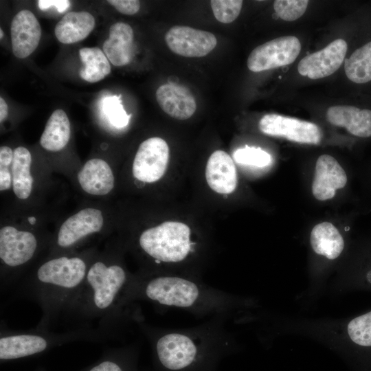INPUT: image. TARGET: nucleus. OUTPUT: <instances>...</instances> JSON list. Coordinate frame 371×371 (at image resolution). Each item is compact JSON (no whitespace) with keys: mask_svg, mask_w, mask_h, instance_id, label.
I'll use <instances>...</instances> for the list:
<instances>
[{"mask_svg":"<svg viewBox=\"0 0 371 371\" xmlns=\"http://www.w3.org/2000/svg\"><path fill=\"white\" fill-rule=\"evenodd\" d=\"M138 300L159 306L182 309L196 316L224 319L236 304L234 297L229 293L195 278L159 273L131 276L124 302L131 306Z\"/></svg>","mask_w":371,"mask_h":371,"instance_id":"obj_1","label":"nucleus"},{"mask_svg":"<svg viewBox=\"0 0 371 371\" xmlns=\"http://www.w3.org/2000/svg\"><path fill=\"white\" fill-rule=\"evenodd\" d=\"M131 277L119 262L95 260L65 314L82 321L101 319L112 326L131 319L140 322L137 312L124 302Z\"/></svg>","mask_w":371,"mask_h":371,"instance_id":"obj_2","label":"nucleus"},{"mask_svg":"<svg viewBox=\"0 0 371 371\" xmlns=\"http://www.w3.org/2000/svg\"><path fill=\"white\" fill-rule=\"evenodd\" d=\"M88 265L80 256L62 255L43 262L21 285V291L42 311L37 328L46 329L66 309L80 290Z\"/></svg>","mask_w":371,"mask_h":371,"instance_id":"obj_3","label":"nucleus"},{"mask_svg":"<svg viewBox=\"0 0 371 371\" xmlns=\"http://www.w3.org/2000/svg\"><path fill=\"white\" fill-rule=\"evenodd\" d=\"M151 342L161 366L169 371L191 368L204 355L224 350L231 338L225 328V319L213 317L201 325L184 329L141 326Z\"/></svg>","mask_w":371,"mask_h":371,"instance_id":"obj_4","label":"nucleus"},{"mask_svg":"<svg viewBox=\"0 0 371 371\" xmlns=\"http://www.w3.org/2000/svg\"><path fill=\"white\" fill-rule=\"evenodd\" d=\"M138 245L156 265H174L185 262L194 251L196 243L187 225L166 221L143 231Z\"/></svg>","mask_w":371,"mask_h":371,"instance_id":"obj_5","label":"nucleus"},{"mask_svg":"<svg viewBox=\"0 0 371 371\" xmlns=\"http://www.w3.org/2000/svg\"><path fill=\"white\" fill-rule=\"evenodd\" d=\"M100 333L85 330L70 331L55 334L47 329L37 328L27 331L1 330L0 337V359L8 361L32 356L49 347L69 341L97 339Z\"/></svg>","mask_w":371,"mask_h":371,"instance_id":"obj_6","label":"nucleus"},{"mask_svg":"<svg viewBox=\"0 0 371 371\" xmlns=\"http://www.w3.org/2000/svg\"><path fill=\"white\" fill-rule=\"evenodd\" d=\"M301 50V43L294 36H281L256 47L249 54L247 65L254 72L289 65Z\"/></svg>","mask_w":371,"mask_h":371,"instance_id":"obj_7","label":"nucleus"},{"mask_svg":"<svg viewBox=\"0 0 371 371\" xmlns=\"http://www.w3.org/2000/svg\"><path fill=\"white\" fill-rule=\"evenodd\" d=\"M258 127L263 133L300 143L318 144L322 133L319 127L310 122L275 113L265 115Z\"/></svg>","mask_w":371,"mask_h":371,"instance_id":"obj_8","label":"nucleus"},{"mask_svg":"<svg viewBox=\"0 0 371 371\" xmlns=\"http://www.w3.org/2000/svg\"><path fill=\"white\" fill-rule=\"evenodd\" d=\"M168 160L166 142L157 137L148 138L137 149L133 163V176L142 182H155L164 175Z\"/></svg>","mask_w":371,"mask_h":371,"instance_id":"obj_9","label":"nucleus"},{"mask_svg":"<svg viewBox=\"0 0 371 371\" xmlns=\"http://www.w3.org/2000/svg\"><path fill=\"white\" fill-rule=\"evenodd\" d=\"M38 240L34 234L7 225L0 229V258L7 269H16L29 262L36 254Z\"/></svg>","mask_w":371,"mask_h":371,"instance_id":"obj_10","label":"nucleus"},{"mask_svg":"<svg viewBox=\"0 0 371 371\" xmlns=\"http://www.w3.org/2000/svg\"><path fill=\"white\" fill-rule=\"evenodd\" d=\"M165 41L173 53L188 58L205 56L217 44L213 34L184 25H175L168 30Z\"/></svg>","mask_w":371,"mask_h":371,"instance_id":"obj_11","label":"nucleus"},{"mask_svg":"<svg viewBox=\"0 0 371 371\" xmlns=\"http://www.w3.org/2000/svg\"><path fill=\"white\" fill-rule=\"evenodd\" d=\"M102 212L96 208H84L66 219L59 228L56 245L61 249L74 247L87 236L99 232L103 227Z\"/></svg>","mask_w":371,"mask_h":371,"instance_id":"obj_12","label":"nucleus"},{"mask_svg":"<svg viewBox=\"0 0 371 371\" xmlns=\"http://www.w3.org/2000/svg\"><path fill=\"white\" fill-rule=\"evenodd\" d=\"M347 47L344 39L335 40L322 50L303 58L298 64V72L313 80L333 74L341 65Z\"/></svg>","mask_w":371,"mask_h":371,"instance_id":"obj_13","label":"nucleus"},{"mask_svg":"<svg viewBox=\"0 0 371 371\" xmlns=\"http://www.w3.org/2000/svg\"><path fill=\"white\" fill-rule=\"evenodd\" d=\"M10 34L13 54L25 58L37 48L41 38V27L35 15L29 10H22L13 18Z\"/></svg>","mask_w":371,"mask_h":371,"instance_id":"obj_14","label":"nucleus"},{"mask_svg":"<svg viewBox=\"0 0 371 371\" xmlns=\"http://www.w3.org/2000/svg\"><path fill=\"white\" fill-rule=\"evenodd\" d=\"M346 183V174L333 157L322 155L318 157L312 183V193L316 199H333L337 190L343 188Z\"/></svg>","mask_w":371,"mask_h":371,"instance_id":"obj_15","label":"nucleus"},{"mask_svg":"<svg viewBox=\"0 0 371 371\" xmlns=\"http://www.w3.org/2000/svg\"><path fill=\"white\" fill-rule=\"evenodd\" d=\"M156 100L161 109L170 117L177 120H187L196 109L195 98L186 87L167 83L156 91Z\"/></svg>","mask_w":371,"mask_h":371,"instance_id":"obj_16","label":"nucleus"},{"mask_svg":"<svg viewBox=\"0 0 371 371\" xmlns=\"http://www.w3.org/2000/svg\"><path fill=\"white\" fill-rule=\"evenodd\" d=\"M208 186L219 194H230L237 186V173L232 158L225 151L218 150L209 157L205 168Z\"/></svg>","mask_w":371,"mask_h":371,"instance_id":"obj_17","label":"nucleus"},{"mask_svg":"<svg viewBox=\"0 0 371 371\" xmlns=\"http://www.w3.org/2000/svg\"><path fill=\"white\" fill-rule=\"evenodd\" d=\"M134 33L130 25L115 23L109 28V38L104 42L102 51L114 66L129 64L134 56Z\"/></svg>","mask_w":371,"mask_h":371,"instance_id":"obj_18","label":"nucleus"},{"mask_svg":"<svg viewBox=\"0 0 371 371\" xmlns=\"http://www.w3.org/2000/svg\"><path fill=\"white\" fill-rule=\"evenodd\" d=\"M78 181L87 193L103 196L114 187V177L108 163L99 158L88 160L78 174Z\"/></svg>","mask_w":371,"mask_h":371,"instance_id":"obj_19","label":"nucleus"},{"mask_svg":"<svg viewBox=\"0 0 371 371\" xmlns=\"http://www.w3.org/2000/svg\"><path fill=\"white\" fill-rule=\"evenodd\" d=\"M327 120L333 125L345 128L350 134L360 137L371 136V111L353 106H334L326 112Z\"/></svg>","mask_w":371,"mask_h":371,"instance_id":"obj_20","label":"nucleus"},{"mask_svg":"<svg viewBox=\"0 0 371 371\" xmlns=\"http://www.w3.org/2000/svg\"><path fill=\"white\" fill-rule=\"evenodd\" d=\"M95 25L94 16L88 12H69L57 23L54 33L58 41L72 44L87 38Z\"/></svg>","mask_w":371,"mask_h":371,"instance_id":"obj_21","label":"nucleus"},{"mask_svg":"<svg viewBox=\"0 0 371 371\" xmlns=\"http://www.w3.org/2000/svg\"><path fill=\"white\" fill-rule=\"evenodd\" d=\"M310 243L316 254L330 260L337 258L344 247L342 236L338 229L329 222L319 223L313 228Z\"/></svg>","mask_w":371,"mask_h":371,"instance_id":"obj_22","label":"nucleus"},{"mask_svg":"<svg viewBox=\"0 0 371 371\" xmlns=\"http://www.w3.org/2000/svg\"><path fill=\"white\" fill-rule=\"evenodd\" d=\"M70 134V122L66 113L63 109H56L46 123L40 144L49 151L60 150L67 144Z\"/></svg>","mask_w":371,"mask_h":371,"instance_id":"obj_23","label":"nucleus"},{"mask_svg":"<svg viewBox=\"0 0 371 371\" xmlns=\"http://www.w3.org/2000/svg\"><path fill=\"white\" fill-rule=\"evenodd\" d=\"M30 152L23 146H18L13 151L12 164V187L15 195L20 199H27L32 192L33 178L30 167Z\"/></svg>","mask_w":371,"mask_h":371,"instance_id":"obj_24","label":"nucleus"},{"mask_svg":"<svg viewBox=\"0 0 371 371\" xmlns=\"http://www.w3.org/2000/svg\"><path fill=\"white\" fill-rule=\"evenodd\" d=\"M79 56L83 64L79 74L85 81L97 82L111 73L110 62L99 47H82L79 50Z\"/></svg>","mask_w":371,"mask_h":371,"instance_id":"obj_25","label":"nucleus"},{"mask_svg":"<svg viewBox=\"0 0 371 371\" xmlns=\"http://www.w3.org/2000/svg\"><path fill=\"white\" fill-rule=\"evenodd\" d=\"M344 68L346 76L355 83L371 81V42L356 49L346 60Z\"/></svg>","mask_w":371,"mask_h":371,"instance_id":"obj_26","label":"nucleus"},{"mask_svg":"<svg viewBox=\"0 0 371 371\" xmlns=\"http://www.w3.org/2000/svg\"><path fill=\"white\" fill-rule=\"evenodd\" d=\"M102 109L109 122L116 128L128 125L131 115L127 114L120 100V96L109 95L102 100Z\"/></svg>","mask_w":371,"mask_h":371,"instance_id":"obj_27","label":"nucleus"},{"mask_svg":"<svg viewBox=\"0 0 371 371\" xmlns=\"http://www.w3.org/2000/svg\"><path fill=\"white\" fill-rule=\"evenodd\" d=\"M350 339L363 346H371V311L352 319L347 327Z\"/></svg>","mask_w":371,"mask_h":371,"instance_id":"obj_28","label":"nucleus"},{"mask_svg":"<svg viewBox=\"0 0 371 371\" xmlns=\"http://www.w3.org/2000/svg\"><path fill=\"white\" fill-rule=\"evenodd\" d=\"M234 160L241 164L262 168L269 165L271 157L260 148L245 146L234 153Z\"/></svg>","mask_w":371,"mask_h":371,"instance_id":"obj_29","label":"nucleus"},{"mask_svg":"<svg viewBox=\"0 0 371 371\" xmlns=\"http://www.w3.org/2000/svg\"><path fill=\"white\" fill-rule=\"evenodd\" d=\"M210 5L217 21L223 23H230L238 16L243 1L212 0L210 1Z\"/></svg>","mask_w":371,"mask_h":371,"instance_id":"obj_30","label":"nucleus"},{"mask_svg":"<svg viewBox=\"0 0 371 371\" xmlns=\"http://www.w3.org/2000/svg\"><path fill=\"white\" fill-rule=\"evenodd\" d=\"M308 4L306 0H276L273 8L278 16L287 21H295L305 12Z\"/></svg>","mask_w":371,"mask_h":371,"instance_id":"obj_31","label":"nucleus"},{"mask_svg":"<svg viewBox=\"0 0 371 371\" xmlns=\"http://www.w3.org/2000/svg\"><path fill=\"white\" fill-rule=\"evenodd\" d=\"M107 2L119 12L126 15L135 14L140 8V2L137 0H109Z\"/></svg>","mask_w":371,"mask_h":371,"instance_id":"obj_32","label":"nucleus"},{"mask_svg":"<svg viewBox=\"0 0 371 371\" xmlns=\"http://www.w3.org/2000/svg\"><path fill=\"white\" fill-rule=\"evenodd\" d=\"M37 4L41 10L54 7L58 12L63 13L69 8L71 3L68 0H39Z\"/></svg>","mask_w":371,"mask_h":371,"instance_id":"obj_33","label":"nucleus"},{"mask_svg":"<svg viewBox=\"0 0 371 371\" xmlns=\"http://www.w3.org/2000/svg\"><path fill=\"white\" fill-rule=\"evenodd\" d=\"M88 371H124V369L119 362L111 359H106L93 366Z\"/></svg>","mask_w":371,"mask_h":371,"instance_id":"obj_34","label":"nucleus"},{"mask_svg":"<svg viewBox=\"0 0 371 371\" xmlns=\"http://www.w3.org/2000/svg\"><path fill=\"white\" fill-rule=\"evenodd\" d=\"M13 150L8 146L0 148V168H8L12 164Z\"/></svg>","mask_w":371,"mask_h":371,"instance_id":"obj_35","label":"nucleus"},{"mask_svg":"<svg viewBox=\"0 0 371 371\" xmlns=\"http://www.w3.org/2000/svg\"><path fill=\"white\" fill-rule=\"evenodd\" d=\"M8 106L5 100L0 98V122L2 123L8 117Z\"/></svg>","mask_w":371,"mask_h":371,"instance_id":"obj_36","label":"nucleus"},{"mask_svg":"<svg viewBox=\"0 0 371 371\" xmlns=\"http://www.w3.org/2000/svg\"><path fill=\"white\" fill-rule=\"evenodd\" d=\"M28 221L30 222V223L34 224L36 222V219L34 217H30L28 218Z\"/></svg>","mask_w":371,"mask_h":371,"instance_id":"obj_37","label":"nucleus"},{"mask_svg":"<svg viewBox=\"0 0 371 371\" xmlns=\"http://www.w3.org/2000/svg\"><path fill=\"white\" fill-rule=\"evenodd\" d=\"M3 37V32L2 30V29L1 28L0 29V38L1 39Z\"/></svg>","mask_w":371,"mask_h":371,"instance_id":"obj_38","label":"nucleus"}]
</instances>
